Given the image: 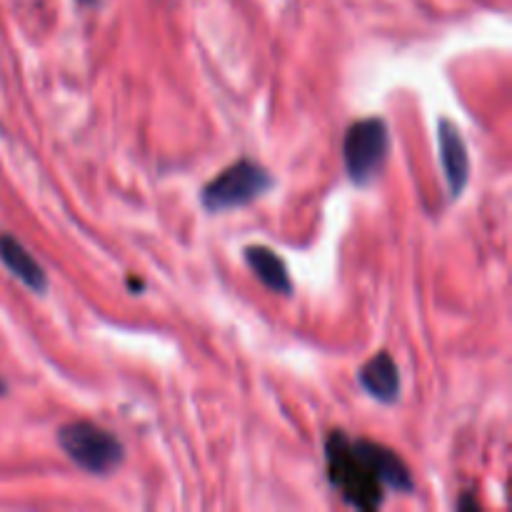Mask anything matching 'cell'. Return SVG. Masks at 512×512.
<instances>
[{
    "label": "cell",
    "instance_id": "obj_2",
    "mask_svg": "<svg viewBox=\"0 0 512 512\" xmlns=\"http://www.w3.org/2000/svg\"><path fill=\"white\" fill-rule=\"evenodd\" d=\"M58 445L63 453L90 475H110L125 460V448L113 433L100 425L78 420L58 430Z\"/></svg>",
    "mask_w": 512,
    "mask_h": 512
},
{
    "label": "cell",
    "instance_id": "obj_8",
    "mask_svg": "<svg viewBox=\"0 0 512 512\" xmlns=\"http://www.w3.org/2000/svg\"><path fill=\"white\" fill-rule=\"evenodd\" d=\"M0 263L33 293L43 295L48 290V275H45L43 265L8 233H0Z\"/></svg>",
    "mask_w": 512,
    "mask_h": 512
},
{
    "label": "cell",
    "instance_id": "obj_9",
    "mask_svg": "<svg viewBox=\"0 0 512 512\" xmlns=\"http://www.w3.org/2000/svg\"><path fill=\"white\" fill-rule=\"evenodd\" d=\"M245 263L250 265V270L258 275V280L268 290L280 295L293 293V280H290L288 268L275 250L265 248V245H250V248H245Z\"/></svg>",
    "mask_w": 512,
    "mask_h": 512
},
{
    "label": "cell",
    "instance_id": "obj_6",
    "mask_svg": "<svg viewBox=\"0 0 512 512\" xmlns=\"http://www.w3.org/2000/svg\"><path fill=\"white\" fill-rule=\"evenodd\" d=\"M358 440L365 458L370 460V465H373L375 475H378V480L383 483L385 490H395V493H403V495L413 493L415 483L413 478H410L408 465L403 463V458H400L395 450L385 448V445L380 443H373V440H365V438H358Z\"/></svg>",
    "mask_w": 512,
    "mask_h": 512
},
{
    "label": "cell",
    "instance_id": "obj_5",
    "mask_svg": "<svg viewBox=\"0 0 512 512\" xmlns=\"http://www.w3.org/2000/svg\"><path fill=\"white\" fill-rule=\"evenodd\" d=\"M438 145H440V163H443L445 180H448L450 200H458L470 180V158L468 145H465L460 128L453 120H440L438 123Z\"/></svg>",
    "mask_w": 512,
    "mask_h": 512
},
{
    "label": "cell",
    "instance_id": "obj_3",
    "mask_svg": "<svg viewBox=\"0 0 512 512\" xmlns=\"http://www.w3.org/2000/svg\"><path fill=\"white\" fill-rule=\"evenodd\" d=\"M273 185V175L263 165L253 163V160H238L205 185L200 193V203L208 213H225V210L243 208V205L263 198Z\"/></svg>",
    "mask_w": 512,
    "mask_h": 512
},
{
    "label": "cell",
    "instance_id": "obj_1",
    "mask_svg": "<svg viewBox=\"0 0 512 512\" xmlns=\"http://www.w3.org/2000/svg\"><path fill=\"white\" fill-rule=\"evenodd\" d=\"M325 463L330 483L345 503L365 512L383 508L385 488L365 458L360 440L348 438L343 430H330L325 438Z\"/></svg>",
    "mask_w": 512,
    "mask_h": 512
},
{
    "label": "cell",
    "instance_id": "obj_10",
    "mask_svg": "<svg viewBox=\"0 0 512 512\" xmlns=\"http://www.w3.org/2000/svg\"><path fill=\"white\" fill-rule=\"evenodd\" d=\"M458 508H460V510H478V503H475L473 493H465L463 498L458 500Z\"/></svg>",
    "mask_w": 512,
    "mask_h": 512
},
{
    "label": "cell",
    "instance_id": "obj_4",
    "mask_svg": "<svg viewBox=\"0 0 512 512\" xmlns=\"http://www.w3.org/2000/svg\"><path fill=\"white\" fill-rule=\"evenodd\" d=\"M390 153V130L383 118L358 120L348 128L343 143L345 173L355 185L365 188L385 168Z\"/></svg>",
    "mask_w": 512,
    "mask_h": 512
},
{
    "label": "cell",
    "instance_id": "obj_7",
    "mask_svg": "<svg viewBox=\"0 0 512 512\" xmlns=\"http://www.w3.org/2000/svg\"><path fill=\"white\" fill-rule=\"evenodd\" d=\"M360 385L370 398L383 405L398 403L400 398V370L388 353H378L360 368Z\"/></svg>",
    "mask_w": 512,
    "mask_h": 512
},
{
    "label": "cell",
    "instance_id": "obj_11",
    "mask_svg": "<svg viewBox=\"0 0 512 512\" xmlns=\"http://www.w3.org/2000/svg\"><path fill=\"white\" fill-rule=\"evenodd\" d=\"M5 393H8V385H5V380L0 378V395H5Z\"/></svg>",
    "mask_w": 512,
    "mask_h": 512
}]
</instances>
